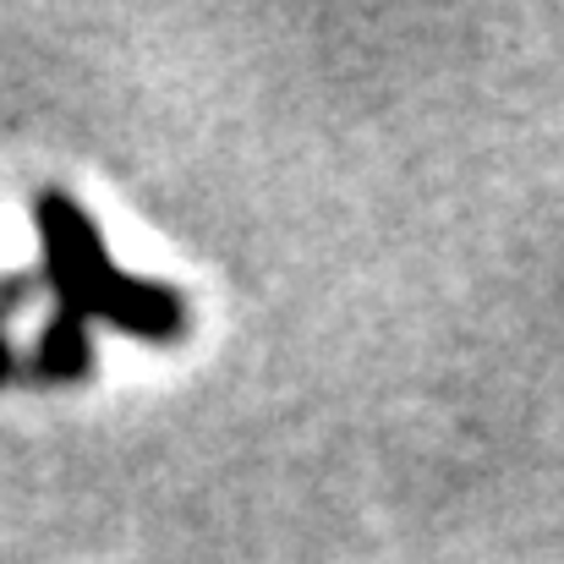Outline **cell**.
Wrapping results in <instances>:
<instances>
[{
	"mask_svg": "<svg viewBox=\"0 0 564 564\" xmlns=\"http://www.w3.org/2000/svg\"><path fill=\"white\" fill-rule=\"evenodd\" d=\"M39 230H44L50 280L61 285L72 318H110L116 329L143 335V340H176L187 329L182 296L165 291V285H149V280L121 274L110 263L105 241L94 236L88 214L72 197L44 192L39 197Z\"/></svg>",
	"mask_w": 564,
	"mask_h": 564,
	"instance_id": "cell-1",
	"label": "cell"
}]
</instances>
